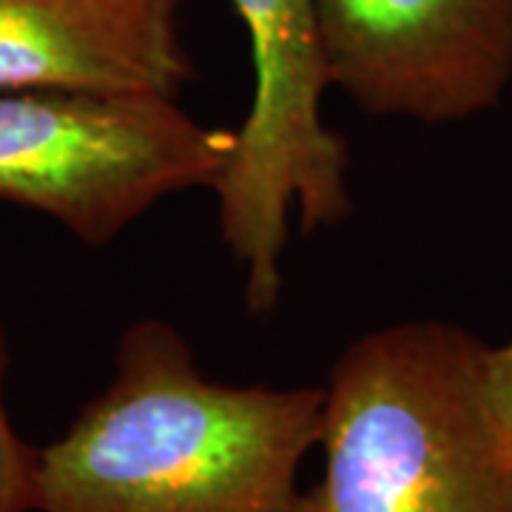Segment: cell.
Wrapping results in <instances>:
<instances>
[{"mask_svg":"<svg viewBox=\"0 0 512 512\" xmlns=\"http://www.w3.org/2000/svg\"><path fill=\"white\" fill-rule=\"evenodd\" d=\"M487 362H490V393H493L495 410L512 430V342L498 348L490 345Z\"/></svg>","mask_w":512,"mask_h":512,"instance_id":"ba28073f","label":"cell"},{"mask_svg":"<svg viewBox=\"0 0 512 512\" xmlns=\"http://www.w3.org/2000/svg\"><path fill=\"white\" fill-rule=\"evenodd\" d=\"M330 86L430 126L493 111L512 83V0H313Z\"/></svg>","mask_w":512,"mask_h":512,"instance_id":"5b68a950","label":"cell"},{"mask_svg":"<svg viewBox=\"0 0 512 512\" xmlns=\"http://www.w3.org/2000/svg\"><path fill=\"white\" fill-rule=\"evenodd\" d=\"M191 77L177 0H0V92L177 97Z\"/></svg>","mask_w":512,"mask_h":512,"instance_id":"8992f818","label":"cell"},{"mask_svg":"<svg viewBox=\"0 0 512 512\" xmlns=\"http://www.w3.org/2000/svg\"><path fill=\"white\" fill-rule=\"evenodd\" d=\"M254 57V100L220 183V234L245 274L248 311H271L282 291L291 211L302 231L350 214L348 148L325 126L330 89L313 0H234Z\"/></svg>","mask_w":512,"mask_h":512,"instance_id":"277c9868","label":"cell"},{"mask_svg":"<svg viewBox=\"0 0 512 512\" xmlns=\"http://www.w3.org/2000/svg\"><path fill=\"white\" fill-rule=\"evenodd\" d=\"M9 339L0 325V512H35L37 447L23 441L6 410Z\"/></svg>","mask_w":512,"mask_h":512,"instance_id":"52a82bcc","label":"cell"},{"mask_svg":"<svg viewBox=\"0 0 512 512\" xmlns=\"http://www.w3.org/2000/svg\"><path fill=\"white\" fill-rule=\"evenodd\" d=\"M234 151L237 128L205 126L165 94L0 92V200L86 245H109L171 194L214 188Z\"/></svg>","mask_w":512,"mask_h":512,"instance_id":"3957f363","label":"cell"},{"mask_svg":"<svg viewBox=\"0 0 512 512\" xmlns=\"http://www.w3.org/2000/svg\"><path fill=\"white\" fill-rule=\"evenodd\" d=\"M490 345L453 322H399L342 350L325 384L322 478L302 512H512V430Z\"/></svg>","mask_w":512,"mask_h":512,"instance_id":"7a4b0ae2","label":"cell"},{"mask_svg":"<svg viewBox=\"0 0 512 512\" xmlns=\"http://www.w3.org/2000/svg\"><path fill=\"white\" fill-rule=\"evenodd\" d=\"M325 387L222 384L163 319L123 333L111 382L37 447L35 512H302Z\"/></svg>","mask_w":512,"mask_h":512,"instance_id":"6da1fadb","label":"cell"}]
</instances>
